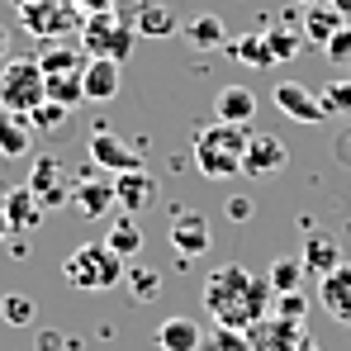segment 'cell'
Wrapping results in <instances>:
<instances>
[{
	"label": "cell",
	"instance_id": "cell-1",
	"mask_svg": "<svg viewBox=\"0 0 351 351\" xmlns=\"http://www.w3.org/2000/svg\"><path fill=\"white\" fill-rule=\"evenodd\" d=\"M271 280L266 276H252L247 266H219L209 280H204V308H209V318L214 323H223V328H252V323H261L266 313H271Z\"/></svg>",
	"mask_w": 351,
	"mask_h": 351
},
{
	"label": "cell",
	"instance_id": "cell-2",
	"mask_svg": "<svg viewBox=\"0 0 351 351\" xmlns=\"http://www.w3.org/2000/svg\"><path fill=\"white\" fill-rule=\"evenodd\" d=\"M242 152H247V128L237 123H204L190 143V157H195V171L204 180H228L242 176Z\"/></svg>",
	"mask_w": 351,
	"mask_h": 351
},
{
	"label": "cell",
	"instance_id": "cell-3",
	"mask_svg": "<svg viewBox=\"0 0 351 351\" xmlns=\"http://www.w3.org/2000/svg\"><path fill=\"white\" fill-rule=\"evenodd\" d=\"M123 271H128V261L119 256L114 247L100 237V242H81L66 261H62V276H66V285H76V290H90V294H105L114 290L119 280H123Z\"/></svg>",
	"mask_w": 351,
	"mask_h": 351
},
{
	"label": "cell",
	"instance_id": "cell-4",
	"mask_svg": "<svg viewBox=\"0 0 351 351\" xmlns=\"http://www.w3.org/2000/svg\"><path fill=\"white\" fill-rule=\"evenodd\" d=\"M48 100V71L38 58H5L0 62V110L10 114H34Z\"/></svg>",
	"mask_w": 351,
	"mask_h": 351
},
{
	"label": "cell",
	"instance_id": "cell-5",
	"mask_svg": "<svg viewBox=\"0 0 351 351\" xmlns=\"http://www.w3.org/2000/svg\"><path fill=\"white\" fill-rule=\"evenodd\" d=\"M76 38H81V53H86V58H110V62H128L133 48H138V29L123 24L114 10L90 14V19L81 24Z\"/></svg>",
	"mask_w": 351,
	"mask_h": 351
},
{
	"label": "cell",
	"instance_id": "cell-6",
	"mask_svg": "<svg viewBox=\"0 0 351 351\" xmlns=\"http://www.w3.org/2000/svg\"><path fill=\"white\" fill-rule=\"evenodd\" d=\"M19 5V24L43 38V43H62L71 34H81V5L76 0H14Z\"/></svg>",
	"mask_w": 351,
	"mask_h": 351
},
{
	"label": "cell",
	"instance_id": "cell-7",
	"mask_svg": "<svg viewBox=\"0 0 351 351\" xmlns=\"http://www.w3.org/2000/svg\"><path fill=\"white\" fill-rule=\"evenodd\" d=\"M34 195H38V204L43 209H62V204H71V190H76V176L62 167L53 152H43L34 167H29V180H24Z\"/></svg>",
	"mask_w": 351,
	"mask_h": 351
},
{
	"label": "cell",
	"instance_id": "cell-8",
	"mask_svg": "<svg viewBox=\"0 0 351 351\" xmlns=\"http://www.w3.org/2000/svg\"><path fill=\"white\" fill-rule=\"evenodd\" d=\"M86 152H90V167H100V171H110V176H123V171L143 167V152L133 143H123L119 133H110V128H95L90 143H86Z\"/></svg>",
	"mask_w": 351,
	"mask_h": 351
},
{
	"label": "cell",
	"instance_id": "cell-9",
	"mask_svg": "<svg viewBox=\"0 0 351 351\" xmlns=\"http://www.w3.org/2000/svg\"><path fill=\"white\" fill-rule=\"evenodd\" d=\"M167 237H171L176 256L180 261H195V256H204L209 247H214V228H209V219L204 214H185V209H176L171 214V228H167Z\"/></svg>",
	"mask_w": 351,
	"mask_h": 351
},
{
	"label": "cell",
	"instance_id": "cell-10",
	"mask_svg": "<svg viewBox=\"0 0 351 351\" xmlns=\"http://www.w3.org/2000/svg\"><path fill=\"white\" fill-rule=\"evenodd\" d=\"M276 110L285 119H294V123H308V128H318V123H328V105H323V95H313L308 86H299V81H280L276 86Z\"/></svg>",
	"mask_w": 351,
	"mask_h": 351
},
{
	"label": "cell",
	"instance_id": "cell-11",
	"mask_svg": "<svg viewBox=\"0 0 351 351\" xmlns=\"http://www.w3.org/2000/svg\"><path fill=\"white\" fill-rule=\"evenodd\" d=\"M299 233H304V247H299V261H304V271L308 276H328L332 266H342L347 256H342V242L332 233H323V228H313L308 219H299Z\"/></svg>",
	"mask_w": 351,
	"mask_h": 351
},
{
	"label": "cell",
	"instance_id": "cell-12",
	"mask_svg": "<svg viewBox=\"0 0 351 351\" xmlns=\"http://www.w3.org/2000/svg\"><path fill=\"white\" fill-rule=\"evenodd\" d=\"M285 162H290V147L276 133H252L247 152H242V176L247 180H266V176L285 171Z\"/></svg>",
	"mask_w": 351,
	"mask_h": 351
},
{
	"label": "cell",
	"instance_id": "cell-13",
	"mask_svg": "<svg viewBox=\"0 0 351 351\" xmlns=\"http://www.w3.org/2000/svg\"><path fill=\"white\" fill-rule=\"evenodd\" d=\"M71 209H76L81 219H90V223L110 219V214L119 209V199H114V180H100V176H81V180H76V190H71Z\"/></svg>",
	"mask_w": 351,
	"mask_h": 351
},
{
	"label": "cell",
	"instance_id": "cell-14",
	"mask_svg": "<svg viewBox=\"0 0 351 351\" xmlns=\"http://www.w3.org/2000/svg\"><path fill=\"white\" fill-rule=\"evenodd\" d=\"M5 195V219H10V233H19V237H29V233H38L43 228V204H38V195L29 190V185H0Z\"/></svg>",
	"mask_w": 351,
	"mask_h": 351
},
{
	"label": "cell",
	"instance_id": "cell-15",
	"mask_svg": "<svg viewBox=\"0 0 351 351\" xmlns=\"http://www.w3.org/2000/svg\"><path fill=\"white\" fill-rule=\"evenodd\" d=\"M81 86H86V100H90V105H110L119 90H123V62L86 58V66H81Z\"/></svg>",
	"mask_w": 351,
	"mask_h": 351
},
{
	"label": "cell",
	"instance_id": "cell-16",
	"mask_svg": "<svg viewBox=\"0 0 351 351\" xmlns=\"http://www.w3.org/2000/svg\"><path fill=\"white\" fill-rule=\"evenodd\" d=\"M318 304H323V313H328L332 323L351 328V261L332 266V271L318 280Z\"/></svg>",
	"mask_w": 351,
	"mask_h": 351
},
{
	"label": "cell",
	"instance_id": "cell-17",
	"mask_svg": "<svg viewBox=\"0 0 351 351\" xmlns=\"http://www.w3.org/2000/svg\"><path fill=\"white\" fill-rule=\"evenodd\" d=\"M114 199H119V214H143V209H152L157 204V180L152 171H123L114 176Z\"/></svg>",
	"mask_w": 351,
	"mask_h": 351
},
{
	"label": "cell",
	"instance_id": "cell-18",
	"mask_svg": "<svg viewBox=\"0 0 351 351\" xmlns=\"http://www.w3.org/2000/svg\"><path fill=\"white\" fill-rule=\"evenodd\" d=\"M256 110H261V100H256V90L252 86H223L219 95H214V119L219 123H237V128H247L252 119H256Z\"/></svg>",
	"mask_w": 351,
	"mask_h": 351
},
{
	"label": "cell",
	"instance_id": "cell-19",
	"mask_svg": "<svg viewBox=\"0 0 351 351\" xmlns=\"http://www.w3.org/2000/svg\"><path fill=\"white\" fill-rule=\"evenodd\" d=\"M29 152H34V123H29V114L0 110V157L5 162H24Z\"/></svg>",
	"mask_w": 351,
	"mask_h": 351
},
{
	"label": "cell",
	"instance_id": "cell-20",
	"mask_svg": "<svg viewBox=\"0 0 351 351\" xmlns=\"http://www.w3.org/2000/svg\"><path fill=\"white\" fill-rule=\"evenodd\" d=\"M157 347L162 351H199L204 347V328L195 318H185V313H171V318L157 323Z\"/></svg>",
	"mask_w": 351,
	"mask_h": 351
},
{
	"label": "cell",
	"instance_id": "cell-21",
	"mask_svg": "<svg viewBox=\"0 0 351 351\" xmlns=\"http://www.w3.org/2000/svg\"><path fill=\"white\" fill-rule=\"evenodd\" d=\"M180 34H185V43L199 48V53H219V48H228V29H223L219 14H195Z\"/></svg>",
	"mask_w": 351,
	"mask_h": 351
},
{
	"label": "cell",
	"instance_id": "cell-22",
	"mask_svg": "<svg viewBox=\"0 0 351 351\" xmlns=\"http://www.w3.org/2000/svg\"><path fill=\"white\" fill-rule=\"evenodd\" d=\"M133 29H138V38H167V34H176V14L167 10V0H143Z\"/></svg>",
	"mask_w": 351,
	"mask_h": 351
},
{
	"label": "cell",
	"instance_id": "cell-23",
	"mask_svg": "<svg viewBox=\"0 0 351 351\" xmlns=\"http://www.w3.org/2000/svg\"><path fill=\"white\" fill-rule=\"evenodd\" d=\"M342 24H347V19H342L332 5H308V10H304V43H318V48H323Z\"/></svg>",
	"mask_w": 351,
	"mask_h": 351
},
{
	"label": "cell",
	"instance_id": "cell-24",
	"mask_svg": "<svg viewBox=\"0 0 351 351\" xmlns=\"http://www.w3.org/2000/svg\"><path fill=\"white\" fill-rule=\"evenodd\" d=\"M105 242L114 247L123 261H128V256H138V252H143V228H138V214H119L114 223L105 228Z\"/></svg>",
	"mask_w": 351,
	"mask_h": 351
},
{
	"label": "cell",
	"instance_id": "cell-25",
	"mask_svg": "<svg viewBox=\"0 0 351 351\" xmlns=\"http://www.w3.org/2000/svg\"><path fill=\"white\" fill-rule=\"evenodd\" d=\"M48 100L62 110H76L86 105V86H81V71H48Z\"/></svg>",
	"mask_w": 351,
	"mask_h": 351
},
{
	"label": "cell",
	"instance_id": "cell-26",
	"mask_svg": "<svg viewBox=\"0 0 351 351\" xmlns=\"http://www.w3.org/2000/svg\"><path fill=\"white\" fill-rule=\"evenodd\" d=\"M304 261L299 256H276L271 266H266V280H271V290L276 294H294V290H304Z\"/></svg>",
	"mask_w": 351,
	"mask_h": 351
},
{
	"label": "cell",
	"instance_id": "cell-27",
	"mask_svg": "<svg viewBox=\"0 0 351 351\" xmlns=\"http://www.w3.org/2000/svg\"><path fill=\"white\" fill-rule=\"evenodd\" d=\"M228 53H233L242 66H276V53H271V38H266V34L228 38Z\"/></svg>",
	"mask_w": 351,
	"mask_h": 351
},
{
	"label": "cell",
	"instance_id": "cell-28",
	"mask_svg": "<svg viewBox=\"0 0 351 351\" xmlns=\"http://www.w3.org/2000/svg\"><path fill=\"white\" fill-rule=\"evenodd\" d=\"M38 66L43 71H81L86 66V53L76 48V43H43V53H38Z\"/></svg>",
	"mask_w": 351,
	"mask_h": 351
},
{
	"label": "cell",
	"instance_id": "cell-29",
	"mask_svg": "<svg viewBox=\"0 0 351 351\" xmlns=\"http://www.w3.org/2000/svg\"><path fill=\"white\" fill-rule=\"evenodd\" d=\"M0 318L10 323V328H29L34 318H38V308H34V299L29 294H0Z\"/></svg>",
	"mask_w": 351,
	"mask_h": 351
},
{
	"label": "cell",
	"instance_id": "cell-30",
	"mask_svg": "<svg viewBox=\"0 0 351 351\" xmlns=\"http://www.w3.org/2000/svg\"><path fill=\"white\" fill-rule=\"evenodd\" d=\"M66 119H71V110H62V105H53V100H43V105L29 114V123H34V133H62Z\"/></svg>",
	"mask_w": 351,
	"mask_h": 351
},
{
	"label": "cell",
	"instance_id": "cell-31",
	"mask_svg": "<svg viewBox=\"0 0 351 351\" xmlns=\"http://www.w3.org/2000/svg\"><path fill=\"white\" fill-rule=\"evenodd\" d=\"M123 280H128V290H133V299H138V304H143V299H152V294L162 290V276H157V271H147V266L123 271Z\"/></svg>",
	"mask_w": 351,
	"mask_h": 351
},
{
	"label": "cell",
	"instance_id": "cell-32",
	"mask_svg": "<svg viewBox=\"0 0 351 351\" xmlns=\"http://www.w3.org/2000/svg\"><path fill=\"white\" fill-rule=\"evenodd\" d=\"M271 313H276V318H285V323H304V313H308V299H304V290H294V294H276Z\"/></svg>",
	"mask_w": 351,
	"mask_h": 351
},
{
	"label": "cell",
	"instance_id": "cell-33",
	"mask_svg": "<svg viewBox=\"0 0 351 351\" xmlns=\"http://www.w3.org/2000/svg\"><path fill=\"white\" fill-rule=\"evenodd\" d=\"M323 105H328V114H351V76H337L323 90Z\"/></svg>",
	"mask_w": 351,
	"mask_h": 351
},
{
	"label": "cell",
	"instance_id": "cell-34",
	"mask_svg": "<svg viewBox=\"0 0 351 351\" xmlns=\"http://www.w3.org/2000/svg\"><path fill=\"white\" fill-rule=\"evenodd\" d=\"M214 351H252V342H247V328H223V323H214V342H209Z\"/></svg>",
	"mask_w": 351,
	"mask_h": 351
},
{
	"label": "cell",
	"instance_id": "cell-35",
	"mask_svg": "<svg viewBox=\"0 0 351 351\" xmlns=\"http://www.w3.org/2000/svg\"><path fill=\"white\" fill-rule=\"evenodd\" d=\"M323 53H328L332 62H342V66H351V24H342V29L323 43Z\"/></svg>",
	"mask_w": 351,
	"mask_h": 351
},
{
	"label": "cell",
	"instance_id": "cell-36",
	"mask_svg": "<svg viewBox=\"0 0 351 351\" xmlns=\"http://www.w3.org/2000/svg\"><path fill=\"white\" fill-rule=\"evenodd\" d=\"M223 214H228V223H252L256 199H252V195H228V199H223Z\"/></svg>",
	"mask_w": 351,
	"mask_h": 351
},
{
	"label": "cell",
	"instance_id": "cell-37",
	"mask_svg": "<svg viewBox=\"0 0 351 351\" xmlns=\"http://www.w3.org/2000/svg\"><path fill=\"white\" fill-rule=\"evenodd\" d=\"M62 342H66V337L53 332V328H48V332H38V351H62Z\"/></svg>",
	"mask_w": 351,
	"mask_h": 351
},
{
	"label": "cell",
	"instance_id": "cell-38",
	"mask_svg": "<svg viewBox=\"0 0 351 351\" xmlns=\"http://www.w3.org/2000/svg\"><path fill=\"white\" fill-rule=\"evenodd\" d=\"M0 195H5V190H0ZM5 237H10V219H5V199H0V242H5Z\"/></svg>",
	"mask_w": 351,
	"mask_h": 351
},
{
	"label": "cell",
	"instance_id": "cell-39",
	"mask_svg": "<svg viewBox=\"0 0 351 351\" xmlns=\"http://www.w3.org/2000/svg\"><path fill=\"white\" fill-rule=\"evenodd\" d=\"M332 10H337V14H342V19L351 24V0H332Z\"/></svg>",
	"mask_w": 351,
	"mask_h": 351
},
{
	"label": "cell",
	"instance_id": "cell-40",
	"mask_svg": "<svg viewBox=\"0 0 351 351\" xmlns=\"http://www.w3.org/2000/svg\"><path fill=\"white\" fill-rule=\"evenodd\" d=\"M5 53H10V29L0 24V62H5Z\"/></svg>",
	"mask_w": 351,
	"mask_h": 351
},
{
	"label": "cell",
	"instance_id": "cell-41",
	"mask_svg": "<svg viewBox=\"0 0 351 351\" xmlns=\"http://www.w3.org/2000/svg\"><path fill=\"white\" fill-rule=\"evenodd\" d=\"M299 10H308V5H332V0H294Z\"/></svg>",
	"mask_w": 351,
	"mask_h": 351
},
{
	"label": "cell",
	"instance_id": "cell-42",
	"mask_svg": "<svg viewBox=\"0 0 351 351\" xmlns=\"http://www.w3.org/2000/svg\"><path fill=\"white\" fill-rule=\"evenodd\" d=\"M299 351H318V347H313V337H304V342H299Z\"/></svg>",
	"mask_w": 351,
	"mask_h": 351
},
{
	"label": "cell",
	"instance_id": "cell-43",
	"mask_svg": "<svg viewBox=\"0 0 351 351\" xmlns=\"http://www.w3.org/2000/svg\"><path fill=\"white\" fill-rule=\"evenodd\" d=\"M347 157H351V133H347Z\"/></svg>",
	"mask_w": 351,
	"mask_h": 351
},
{
	"label": "cell",
	"instance_id": "cell-44",
	"mask_svg": "<svg viewBox=\"0 0 351 351\" xmlns=\"http://www.w3.org/2000/svg\"><path fill=\"white\" fill-rule=\"evenodd\" d=\"M66 351H81V347H76V342H71V347H66Z\"/></svg>",
	"mask_w": 351,
	"mask_h": 351
}]
</instances>
